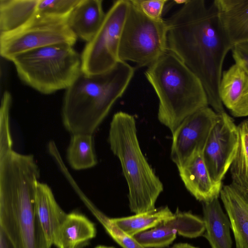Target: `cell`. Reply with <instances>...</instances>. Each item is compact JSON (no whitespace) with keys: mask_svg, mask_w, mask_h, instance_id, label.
<instances>
[{"mask_svg":"<svg viewBox=\"0 0 248 248\" xmlns=\"http://www.w3.org/2000/svg\"><path fill=\"white\" fill-rule=\"evenodd\" d=\"M35 208L47 245L51 248L67 214L57 203L50 187L39 181L36 187Z\"/></svg>","mask_w":248,"mask_h":248,"instance_id":"16","label":"cell"},{"mask_svg":"<svg viewBox=\"0 0 248 248\" xmlns=\"http://www.w3.org/2000/svg\"><path fill=\"white\" fill-rule=\"evenodd\" d=\"M130 2L149 18L155 20L163 19L162 17L168 0H130Z\"/></svg>","mask_w":248,"mask_h":248,"instance_id":"28","label":"cell"},{"mask_svg":"<svg viewBox=\"0 0 248 248\" xmlns=\"http://www.w3.org/2000/svg\"><path fill=\"white\" fill-rule=\"evenodd\" d=\"M130 1L114 2L106 13L104 20L81 55V72L87 75L106 72L120 61L119 49Z\"/></svg>","mask_w":248,"mask_h":248,"instance_id":"9","label":"cell"},{"mask_svg":"<svg viewBox=\"0 0 248 248\" xmlns=\"http://www.w3.org/2000/svg\"><path fill=\"white\" fill-rule=\"evenodd\" d=\"M202 153L212 179L222 182L235 157L238 145L237 125L226 112L218 114Z\"/></svg>","mask_w":248,"mask_h":248,"instance_id":"11","label":"cell"},{"mask_svg":"<svg viewBox=\"0 0 248 248\" xmlns=\"http://www.w3.org/2000/svg\"><path fill=\"white\" fill-rule=\"evenodd\" d=\"M205 231L203 219L192 213L177 210L172 219L133 237L145 248H164L174 241L177 233L193 238L201 236Z\"/></svg>","mask_w":248,"mask_h":248,"instance_id":"12","label":"cell"},{"mask_svg":"<svg viewBox=\"0 0 248 248\" xmlns=\"http://www.w3.org/2000/svg\"><path fill=\"white\" fill-rule=\"evenodd\" d=\"M204 237L212 248H232L231 224L218 198L202 202Z\"/></svg>","mask_w":248,"mask_h":248,"instance_id":"20","label":"cell"},{"mask_svg":"<svg viewBox=\"0 0 248 248\" xmlns=\"http://www.w3.org/2000/svg\"><path fill=\"white\" fill-rule=\"evenodd\" d=\"M11 61L22 81L46 94L67 89L81 72V56L66 44L32 49Z\"/></svg>","mask_w":248,"mask_h":248,"instance_id":"6","label":"cell"},{"mask_svg":"<svg viewBox=\"0 0 248 248\" xmlns=\"http://www.w3.org/2000/svg\"><path fill=\"white\" fill-rule=\"evenodd\" d=\"M96 217L101 223L111 237L123 248H145L133 236L128 235L118 228L111 221L110 218L97 210H94Z\"/></svg>","mask_w":248,"mask_h":248,"instance_id":"26","label":"cell"},{"mask_svg":"<svg viewBox=\"0 0 248 248\" xmlns=\"http://www.w3.org/2000/svg\"><path fill=\"white\" fill-rule=\"evenodd\" d=\"M173 217L174 213L166 206L144 213L126 217L110 218V219L125 233L133 236L137 233L150 230Z\"/></svg>","mask_w":248,"mask_h":248,"instance_id":"23","label":"cell"},{"mask_svg":"<svg viewBox=\"0 0 248 248\" xmlns=\"http://www.w3.org/2000/svg\"><path fill=\"white\" fill-rule=\"evenodd\" d=\"M213 3L232 47L248 42V0H215Z\"/></svg>","mask_w":248,"mask_h":248,"instance_id":"15","label":"cell"},{"mask_svg":"<svg viewBox=\"0 0 248 248\" xmlns=\"http://www.w3.org/2000/svg\"><path fill=\"white\" fill-rule=\"evenodd\" d=\"M135 117L124 111L115 113L110 124L108 141L119 159L128 187L129 207L139 214L155 209L163 185L140 149Z\"/></svg>","mask_w":248,"mask_h":248,"instance_id":"5","label":"cell"},{"mask_svg":"<svg viewBox=\"0 0 248 248\" xmlns=\"http://www.w3.org/2000/svg\"><path fill=\"white\" fill-rule=\"evenodd\" d=\"M171 248H198L186 243H179L173 245Z\"/></svg>","mask_w":248,"mask_h":248,"instance_id":"31","label":"cell"},{"mask_svg":"<svg viewBox=\"0 0 248 248\" xmlns=\"http://www.w3.org/2000/svg\"><path fill=\"white\" fill-rule=\"evenodd\" d=\"M219 93L223 105L236 117L248 116V75L234 63L223 71Z\"/></svg>","mask_w":248,"mask_h":248,"instance_id":"13","label":"cell"},{"mask_svg":"<svg viewBox=\"0 0 248 248\" xmlns=\"http://www.w3.org/2000/svg\"><path fill=\"white\" fill-rule=\"evenodd\" d=\"M67 17L36 14L24 25L13 31L0 34V54L11 61L27 51L46 46H72L77 37L70 29Z\"/></svg>","mask_w":248,"mask_h":248,"instance_id":"8","label":"cell"},{"mask_svg":"<svg viewBox=\"0 0 248 248\" xmlns=\"http://www.w3.org/2000/svg\"><path fill=\"white\" fill-rule=\"evenodd\" d=\"M166 20L168 50L201 81L211 108L217 114L225 112L219 88L223 63L232 46L214 3L188 0Z\"/></svg>","mask_w":248,"mask_h":248,"instance_id":"1","label":"cell"},{"mask_svg":"<svg viewBox=\"0 0 248 248\" xmlns=\"http://www.w3.org/2000/svg\"><path fill=\"white\" fill-rule=\"evenodd\" d=\"M95 248H115L112 247L106 246L104 245H99L95 247Z\"/></svg>","mask_w":248,"mask_h":248,"instance_id":"32","label":"cell"},{"mask_svg":"<svg viewBox=\"0 0 248 248\" xmlns=\"http://www.w3.org/2000/svg\"><path fill=\"white\" fill-rule=\"evenodd\" d=\"M11 104V94L8 91H5L1 98L0 108V151L13 149V142L10 126Z\"/></svg>","mask_w":248,"mask_h":248,"instance_id":"25","label":"cell"},{"mask_svg":"<svg viewBox=\"0 0 248 248\" xmlns=\"http://www.w3.org/2000/svg\"><path fill=\"white\" fill-rule=\"evenodd\" d=\"M96 234L93 222L78 212L67 214L55 237L57 248H82Z\"/></svg>","mask_w":248,"mask_h":248,"instance_id":"19","label":"cell"},{"mask_svg":"<svg viewBox=\"0 0 248 248\" xmlns=\"http://www.w3.org/2000/svg\"><path fill=\"white\" fill-rule=\"evenodd\" d=\"M177 168L185 187L196 200L203 202L218 197L222 183L215 182L212 179L204 161L202 152L196 154L185 165Z\"/></svg>","mask_w":248,"mask_h":248,"instance_id":"14","label":"cell"},{"mask_svg":"<svg viewBox=\"0 0 248 248\" xmlns=\"http://www.w3.org/2000/svg\"><path fill=\"white\" fill-rule=\"evenodd\" d=\"M39 177L33 155L0 153V232L14 248H49L35 208Z\"/></svg>","mask_w":248,"mask_h":248,"instance_id":"2","label":"cell"},{"mask_svg":"<svg viewBox=\"0 0 248 248\" xmlns=\"http://www.w3.org/2000/svg\"><path fill=\"white\" fill-rule=\"evenodd\" d=\"M67 159L72 169L82 170L97 163L93 135L72 134L67 150Z\"/></svg>","mask_w":248,"mask_h":248,"instance_id":"24","label":"cell"},{"mask_svg":"<svg viewBox=\"0 0 248 248\" xmlns=\"http://www.w3.org/2000/svg\"><path fill=\"white\" fill-rule=\"evenodd\" d=\"M231 51L235 63L243 68L248 75V42L233 46Z\"/></svg>","mask_w":248,"mask_h":248,"instance_id":"29","label":"cell"},{"mask_svg":"<svg viewBox=\"0 0 248 248\" xmlns=\"http://www.w3.org/2000/svg\"><path fill=\"white\" fill-rule=\"evenodd\" d=\"M219 115L211 107H204L186 117L172 134L170 158L177 167L203 153Z\"/></svg>","mask_w":248,"mask_h":248,"instance_id":"10","label":"cell"},{"mask_svg":"<svg viewBox=\"0 0 248 248\" xmlns=\"http://www.w3.org/2000/svg\"><path fill=\"white\" fill-rule=\"evenodd\" d=\"M220 195L230 221L235 248H248V201L231 184L222 186Z\"/></svg>","mask_w":248,"mask_h":248,"instance_id":"18","label":"cell"},{"mask_svg":"<svg viewBox=\"0 0 248 248\" xmlns=\"http://www.w3.org/2000/svg\"><path fill=\"white\" fill-rule=\"evenodd\" d=\"M134 72L133 67L122 61L102 73L81 72L64 96L62 115L65 129L72 134L93 135L126 91Z\"/></svg>","mask_w":248,"mask_h":248,"instance_id":"3","label":"cell"},{"mask_svg":"<svg viewBox=\"0 0 248 248\" xmlns=\"http://www.w3.org/2000/svg\"><path fill=\"white\" fill-rule=\"evenodd\" d=\"M39 0H0V34L20 28L36 13Z\"/></svg>","mask_w":248,"mask_h":248,"instance_id":"21","label":"cell"},{"mask_svg":"<svg viewBox=\"0 0 248 248\" xmlns=\"http://www.w3.org/2000/svg\"><path fill=\"white\" fill-rule=\"evenodd\" d=\"M130 1V0H129ZM119 49L120 61L148 67L168 50L166 20H153L130 1Z\"/></svg>","mask_w":248,"mask_h":248,"instance_id":"7","label":"cell"},{"mask_svg":"<svg viewBox=\"0 0 248 248\" xmlns=\"http://www.w3.org/2000/svg\"><path fill=\"white\" fill-rule=\"evenodd\" d=\"M0 248H14L5 235L0 232Z\"/></svg>","mask_w":248,"mask_h":248,"instance_id":"30","label":"cell"},{"mask_svg":"<svg viewBox=\"0 0 248 248\" xmlns=\"http://www.w3.org/2000/svg\"><path fill=\"white\" fill-rule=\"evenodd\" d=\"M105 16L102 0H80L69 15L67 23L77 38L87 43L96 34Z\"/></svg>","mask_w":248,"mask_h":248,"instance_id":"17","label":"cell"},{"mask_svg":"<svg viewBox=\"0 0 248 248\" xmlns=\"http://www.w3.org/2000/svg\"><path fill=\"white\" fill-rule=\"evenodd\" d=\"M145 75L158 98V119L171 134L186 117L209 106L201 81L169 50L148 67Z\"/></svg>","mask_w":248,"mask_h":248,"instance_id":"4","label":"cell"},{"mask_svg":"<svg viewBox=\"0 0 248 248\" xmlns=\"http://www.w3.org/2000/svg\"><path fill=\"white\" fill-rule=\"evenodd\" d=\"M80 0H39L36 13L68 17Z\"/></svg>","mask_w":248,"mask_h":248,"instance_id":"27","label":"cell"},{"mask_svg":"<svg viewBox=\"0 0 248 248\" xmlns=\"http://www.w3.org/2000/svg\"><path fill=\"white\" fill-rule=\"evenodd\" d=\"M238 145L230 168L231 185L248 201V119L238 125Z\"/></svg>","mask_w":248,"mask_h":248,"instance_id":"22","label":"cell"}]
</instances>
